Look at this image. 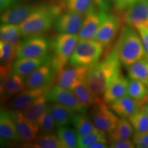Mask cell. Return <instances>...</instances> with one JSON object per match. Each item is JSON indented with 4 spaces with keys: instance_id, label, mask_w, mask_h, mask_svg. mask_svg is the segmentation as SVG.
<instances>
[{
    "instance_id": "obj_19",
    "label": "cell",
    "mask_w": 148,
    "mask_h": 148,
    "mask_svg": "<svg viewBox=\"0 0 148 148\" xmlns=\"http://www.w3.org/2000/svg\"><path fill=\"white\" fill-rule=\"evenodd\" d=\"M110 105L111 110L114 113L122 118H129L135 112L143 108L145 103L136 100L127 94Z\"/></svg>"
},
{
    "instance_id": "obj_30",
    "label": "cell",
    "mask_w": 148,
    "mask_h": 148,
    "mask_svg": "<svg viewBox=\"0 0 148 148\" xmlns=\"http://www.w3.org/2000/svg\"><path fill=\"white\" fill-rule=\"evenodd\" d=\"M57 136L60 142L61 148L77 147V137L75 130L64 125L58 127L57 130Z\"/></svg>"
},
{
    "instance_id": "obj_2",
    "label": "cell",
    "mask_w": 148,
    "mask_h": 148,
    "mask_svg": "<svg viewBox=\"0 0 148 148\" xmlns=\"http://www.w3.org/2000/svg\"><path fill=\"white\" fill-rule=\"evenodd\" d=\"M65 10L62 0L40 4L29 17L18 24L22 36L27 38L45 34L51 29L56 18Z\"/></svg>"
},
{
    "instance_id": "obj_24",
    "label": "cell",
    "mask_w": 148,
    "mask_h": 148,
    "mask_svg": "<svg viewBox=\"0 0 148 148\" xmlns=\"http://www.w3.org/2000/svg\"><path fill=\"white\" fill-rule=\"evenodd\" d=\"M71 123H73L77 137L85 136L97 129L91 118L90 119L89 116L85 113V111L75 112Z\"/></svg>"
},
{
    "instance_id": "obj_43",
    "label": "cell",
    "mask_w": 148,
    "mask_h": 148,
    "mask_svg": "<svg viewBox=\"0 0 148 148\" xmlns=\"http://www.w3.org/2000/svg\"><path fill=\"white\" fill-rule=\"evenodd\" d=\"M108 147V143L106 139H103L96 142L93 145L90 146V148H106Z\"/></svg>"
},
{
    "instance_id": "obj_17",
    "label": "cell",
    "mask_w": 148,
    "mask_h": 148,
    "mask_svg": "<svg viewBox=\"0 0 148 148\" xmlns=\"http://www.w3.org/2000/svg\"><path fill=\"white\" fill-rule=\"evenodd\" d=\"M64 68L58 73L57 84L61 87L72 89L75 85L86 79L90 66H71Z\"/></svg>"
},
{
    "instance_id": "obj_36",
    "label": "cell",
    "mask_w": 148,
    "mask_h": 148,
    "mask_svg": "<svg viewBox=\"0 0 148 148\" xmlns=\"http://www.w3.org/2000/svg\"><path fill=\"white\" fill-rule=\"evenodd\" d=\"M36 123L39 127V132L42 134H51L54 130L56 123L49 110V107L47 106L45 112L42 114Z\"/></svg>"
},
{
    "instance_id": "obj_6",
    "label": "cell",
    "mask_w": 148,
    "mask_h": 148,
    "mask_svg": "<svg viewBox=\"0 0 148 148\" xmlns=\"http://www.w3.org/2000/svg\"><path fill=\"white\" fill-rule=\"evenodd\" d=\"M50 48L49 40L41 36L27 37L18 45L17 58H41L47 56Z\"/></svg>"
},
{
    "instance_id": "obj_21",
    "label": "cell",
    "mask_w": 148,
    "mask_h": 148,
    "mask_svg": "<svg viewBox=\"0 0 148 148\" xmlns=\"http://www.w3.org/2000/svg\"><path fill=\"white\" fill-rule=\"evenodd\" d=\"M129 80L121 74L111 82L103 96V100L110 104L114 101L127 95Z\"/></svg>"
},
{
    "instance_id": "obj_39",
    "label": "cell",
    "mask_w": 148,
    "mask_h": 148,
    "mask_svg": "<svg viewBox=\"0 0 148 148\" xmlns=\"http://www.w3.org/2000/svg\"><path fill=\"white\" fill-rule=\"evenodd\" d=\"M109 147L111 148H134L135 146L133 139H121L110 141Z\"/></svg>"
},
{
    "instance_id": "obj_32",
    "label": "cell",
    "mask_w": 148,
    "mask_h": 148,
    "mask_svg": "<svg viewBox=\"0 0 148 148\" xmlns=\"http://www.w3.org/2000/svg\"><path fill=\"white\" fill-rule=\"evenodd\" d=\"M127 94L138 101L148 102V88L147 84L137 79L129 80Z\"/></svg>"
},
{
    "instance_id": "obj_18",
    "label": "cell",
    "mask_w": 148,
    "mask_h": 148,
    "mask_svg": "<svg viewBox=\"0 0 148 148\" xmlns=\"http://www.w3.org/2000/svg\"><path fill=\"white\" fill-rule=\"evenodd\" d=\"M56 73L50 60L37 68L25 78L26 88H38L48 86Z\"/></svg>"
},
{
    "instance_id": "obj_33",
    "label": "cell",
    "mask_w": 148,
    "mask_h": 148,
    "mask_svg": "<svg viewBox=\"0 0 148 148\" xmlns=\"http://www.w3.org/2000/svg\"><path fill=\"white\" fill-rule=\"evenodd\" d=\"M24 147L36 148H61L57 135L53 134H41L33 143H26Z\"/></svg>"
},
{
    "instance_id": "obj_38",
    "label": "cell",
    "mask_w": 148,
    "mask_h": 148,
    "mask_svg": "<svg viewBox=\"0 0 148 148\" xmlns=\"http://www.w3.org/2000/svg\"><path fill=\"white\" fill-rule=\"evenodd\" d=\"M132 139L136 147L148 148V131L144 132H134Z\"/></svg>"
},
{
    "instance_id": "obj_8",
    "label": "cell",
    "mask_w": 148,
    "mask_h": 148,
    "mask_svg": "<svg viewBox=\"0 0 148 148\" xmlns=\"http://www.w3.org/2000/svg\"><path fill=\"white\" fill-rule=\"evenodd\" d=\"M121 19L116 14L106 12L96 34L95 40L103 47H108L112 43L119 32Z\"/></svg>"
},
{
    "instance_id": "obj_40",
    "label": "cell",
    "mask_w": 148,
    "mask_h": 148,
    "mask_svg": "<svg viewBox=\"0 0 148 148\" xmlns=\"http://www.w3.org/2000/svg\"><path fill=\"white\" fill-rule=\"evenodd\" d=\"M139 33L140 38L142 39L144 48H145L146 54L148 57V25H139L135 27Z\"/></svg>"
},
{
    "instance_id": "obj_10",
    "label": "cell",
    "mask_w": 148,
    "mask_h": 148,
    "mask_svg": "<svg viewBox=\"0 0 148 148\" xmlns=\"http://www.w3.org/2000/svg\"><path fill=\"white\" fill-rule=\"evenodd\" d=\"M40 4L29 3H15L1 12V24L18 25L39 8Z\"/></svg>"
},
{
    "instance_id": "obj_9",
    "label": "cell",
    "mask_w": 148,
    "mask_h": 148,
    "mask_svg": "<svg viewBox=\"0 0 148 148\" xmlns=\"http://www.w3.org/2000/svg\"><path fill=\"white\" fill-rule=\"evenodd\" d=\"M46 97L47 101L64 105L74 112H84L86 110L73 90L61 87L58 84L46 92Z\"/></svg>"
},
{
    "instance_id": "obj_27",
    "label": "cell",
    "mask_w": 148,
    "mask_h": 148,
    "mask_svg": "<svg viewBox=\"0 0 148 148\" xmlns=\"http://www.w3.org/2000/svg\"><path fill=\"white\" fill-rule=\"evenodd\" d=\"M47 101L45 93L36 99L26 108L21 110L22 114L28 119L37 123L38 120L47 108Z\"/></svg>"
},
{
    "instance_id": "obj_4",
    "label": "cell",
    "mask_w": 148,
    "mask_h": 148,
    "mask_svg": "<svg viewBox=\"0 0 148 148\" xmlns=\"http://www.w3.org/2000/svg\"><path fill=\"white\" fill-rule=\"evenodd\" d=\"M79 39L77 34L60 33L56 36L53 43V53L51 58L56 73H60L69 62Z\"/></svg>"
},
{
    "instance_id": "obj_41",
    "label": "cell",
    "mask_w": 148,
    "mask_h": 148,
    "mask_svg": "<svg viewBox=\"0 0 148 148\" xmlns=\"http://www.w3.org/2000/svg\"><path fill=\"white\" fill-rule=\"evenodd\" d=\"M94 3L98 10L108 12L111 7L114 5V0H94Z\"/></svg>"
},
{
    "instance_id": "obj_46",
    "label": "cell",
    "mask_w": 148,
    "mask_h": 148,
    "mask_svg": "<svg viewBox=\"0 0 148 148\" xmlns=\"http://www.w3.org/2000/svg\"><path fill=\"white\" fill-rule=\"evenodd\" d=\"M147 88H148V84H147Z\"/></svg>"
},
{
    "instance_id": "obj_13",
    "label": "cell",
    "mask_w": 148,
    "mask_h": 148,
    "mask_svg": "<svg viewBox=\"0 0 148 148\" xmlns=\"http://www.w3.org/2000/svg\"><path fill=\"white\" fill-rule=\"evenodd\" d=\"M11 111L15 123L18 140L30 143L36 140L39 132L38 124L25 117L21 111Z\"/></svg>"
},
{
    "instance_id": "obj_29",
    "label": "cell",
    "mask_w": 148,
    "mask_h": 148,
    "mask_svg": "<svg viewBox=\"0 0 148 148\" xmlns=\"http://www.w3.org/2000/svg\"><path fill=\"white\" fill-rule=\"evenodd\" d=\"M134 129L130 122L127 121L126 118L121 117L114 128L109 133L110 141L131 138L134 133Z\"/></svg>"
},
{
    "instance_id": "obj_25",
    "label": "cell",
    "mask_w": 148,
    "mask_h": 148,
    "mask_svg": "<svg viewBox=\"0 0 148 148\" xmlns=\"http://www.w3.org/2000/svg\"><path fill=\"white\" fill-rule=\"evenodd\" d=\"M48 107L55 120L56 127H58L67 125L71 123L74 114L76 112L68 107L58 103H52Z\"/></svg>"
},
{
    "instance_id": "obj_7",
    "label": "cell",
    "mask_w": 148,
    "mask_h": 148,
    "mask_svg": "<svg viewBox=\"0 0 148 148\" xmlns=\"http://www.w3.org/2000/svg\"><path fill=\"white\" fill-rule=\"evenodd\" d=\"M90 118L98 130L108 134L114 128L119 119L111 108L106 106L104 101L94 105L90 112Z\"/></svg>"
},
{
    "instance_id": "obj_11",
    "label": "cell",
    "mask_w": 148,
    "mask_h": 148,
    "mask_svg": "<svg viewBox=\"0 0 148 148\" xmlns=\"http://www.w3.org/2000/svg\"><path fill=\"white\" fill-rule=\"evenodd\" d=\"M1 75V101L4 103L21 92L26 88L25 79L12 70L8 73Z\"/></svg>"
},
{
    "instance_id": "obj_42",
    "label": "cell",
    "mask_w": 148,
    "mask_h": 148,
    "mask_svg": "<svg viewBox=\"0 0 148 148\" xmlns=\"http://www.w3.org/2000/svg\"><path fill=\"white\" fill-rule=\"evenodd\" d=\"M137 0H114V6L119 12H123Z\"/></svg>"
},
{
    "instance_id": "obj_28",
    "label": "cell",
    "mask_w": 148,
    "mask_h": 148,
    "mask_svg": "<svg viewBox=\"0 0 148 148\" xmlns=\"http://www.w3.org/2000/svg\"><path fill=\"white\" fill-rule=\"evenodd\" d=\"M127 68L130 78L141 81L145 84H148L147 56L136 61Z\"/></svg>"
},
{
    "instance_id": "obj_44",
    "label": "cell",
    "mask_w": 148,
    "mask_h": 148,
    "mask_svg": "<svg viewBox=\"0 0 148 148\" xmlns=\"http://www.w3.org/2000/svg\"><path fill=\"white\" fill-rule=\"evenodd\" d=\"M143 109H144V110L145 111V112L146 113H147V116H148V105H145V106H143Z\"/></svg>"
},
{
    "instance_id": "obj_3",
    "label": "cell",
    "mask_w": 148,
    "mask_h": 148,
    "mask_svg": "<svg viewBox=\"0 0 148 148\" xmlns=\"http://www.w3.org/2000/svg\"><path fill=\"white\" fill-rule=\"evenodd\" d=\"M114 50L121 64L125 67L147 56L142 39L137 29L125 25L122 27Z\"/></svg>"
},
{
    "instance_id": "obj_45",
    "label": "cell",
    "mask_w": 148,
    "mask_h": 148,
    "mask_svg": "<svg viewBox=\"0 0 148 148\" xmlns=\"http://www.w3.org/2000/svg\"><path fill=\"white\" fill-rule=\"evenodd\" d=\"M26 1H33V0H26Z\"/></svg>"
},
{
    "instance_id": "obj_22",
    "label": "cell",
    "mask_w": 148,
    "mask_h": 148,
    "mask_svg": "<svg viewBox=\"0 0 148 148\" xmlns=\"http://www.w3.org/2000/svg\"><path fill=\"white\" fill-rule=\"evenodd\" d=\"M50 58L48 56L41 58H17L12 64V71L25 78Z\"/></svg>"
},
{
    "instance_id": "obj_23",
    "label": "cell",
    "mask_w": 148,
    "mask_h": 148,
    "mask_svg": "<svg viewBox=\"0 0 148 148\" xmlns=\"http://www.w3.org/2000/svg\"><path fill=\"white\" fill-rule=\"evenodd\" d=\"M18 45L11 42L0 41V74L4 75L12 70L15 58H17Z\"/></svg>"
},
{
    "instance_id": "obj_12",
    "label": "cell",
    "mask_w": 148,
    "mask_h": 148,
    "mask_svg": "<svg viewBox=\"0 0 148 148\" xmlns=\"http://www.w3.org/2000/svg\"><path fill=\"white\" fill-rule=\"evenodd\" d=\"M85 14L66 10L55 19L53 26L57 32L64 34H78Z\"/></svg>"
},
{
    "instance_id": "obj_34",
    "label": "cell",
    "mask_w": 148,
    "mask_h": 148,
    "mask_svg": "<svg viewBox=\"0 0 148 148\" xmlns=\"http://www.w3.org/2000/svg\"><path fill=\"white\" fill-rule=\"evenodd\" d=\"M66 10L86 14L95 8L94 0H62Z\"/></svg>"
},
{
    "instance_id": "obj_14",
    "label": "cell",
    "mask_w": 148,
    "mask_h": 148,
    "mask_svg": "<svg viewBox=\"0 0 148 148\" xmlns=\"http://www.w3.org/2000/svg\"><path fill=\"white\" fill-rule=\"evenodd\" d=\"M106 12L93 8L85 14L78 34L79 40H95L96 34Z\"/></svg>"
},
{
    "instance_id": "obj_20",
    "label": "cell",
    "mask_w": 148,
    "mask_h": 148,
    "mask_svg": "<svg viewBox=\"0 0 148 148\" xmlns=\"http://www.w3.org/2000/svg\"><path fill=\"white\" fill-rule=\"evenodd\" d=\"M0 139L1 144L18 140L12 111L1 110L0 113Z\"/></svg>"
},
{
    "instance_id": "obj_26",
    "label": "cell",
    "mask_w": 148,
    "mask_h": 148,
    "mask_svg": "<svg viewBox=\"0 0 148 148\" xmlns=\"http://www.w3.org/2000/svg\"><path fill=\"white\" fill-rule=\"evenodd\" d=\"M71 90L75 94L79 102L82 103V106L86 109L94 106L98 102H101L98 100L88 87L86 82V79L75 85Z\"/></svg>"
},
{
    "instance_id": "obj_15",
    "label": "cell",
    "mask_w": 148,
    "mask_h": 148,
    "mask_svg": "<svg viewBox=\"0 0 148 148\" xmlns=\"http://www.w3.org/2000/svg\"><path fill=\"white\" fill-rule=\"evenodd\" d=\"M123 12V20L126 25L134 27L148 25V0H137Z\"/></svg>"
},
{
    "instance_id": "obj_31",
    "label": "cell",
    "mask_w": 148,
    "mask_h": 148,
    "mask_svg": "<svg viewBox=\"0 0 148 148\" xmlns=\"http://www.w3.org/2000/svg\"><path fill=\"white\" fill-rule=\"evenodd\" d=\"M22 36L18 25L1 24L0 27V38L2 41L11 42L18 45Z\"/></svg>"
},
{
    "instance_id": "obj_5",
    "label": "cell",
    "mask_w": 148,
    "mask_h": 148,
    "mask_svg": "<svg viewBox=\"0 0 148 148\" xmlns=\"http://www.w3.org/2000/svg\"><path fill=\"white\" fill-rule=\"evenodd\" d=\"M103 47L95 40H80L69 59L71 66H90L98 62Z\"/></svg>"
},
{
    "instance_id": "obj_35",
    "label": "cell",
    "mask_w": 148,
    "mask_h": 148,
    "mask_svg": "<svg viewBox=\"0 0 148 148\" xmlns=\"http://www.w3.org/2000/svg\"><path fill=\"white\" fill-rule=\"evenodd\" d=\"M135 132H144L148 131V116L143 108L128 118Z\"/></svg>"
},
{
    "instance_id": "obj_16",
    "label": "cell",
    "mask_w": 148,
    "mask_h": 148,
    "mask_svg": "<svg viewBox=\"0 0 148 148\" xmlns=\"http://www.w3.org/2000/svg\"><path fill=\"white\" fill-rule=\"evenodd\" d=\"M49 90L48 86L38 88H27L10 99L8 108L10 110L21 111L28 107L36 99L45 94Z\"/></svg>"
},
{
    "instance_id": "obj_1",
    "label": "cell",
    "mask_w": 148,
    "mask_h": 148,
    "mask_svg": "<svg viewBox=\"0 0 148 148\" xmlns=\"http://www.w3.org/2000/svg\"><path fill=\"white\" fill-rule=\"evenodd\" d=\"M120 62L114 49L100 62L90 66L86 77V82L99 101L108 85L121 74Z\"/></svg>"
},
{
    "instance_id": "obj_37",
    "label": "cell",
    "mask_w": 148,
    "mask_h": 148,
    "mask_svg": "<svg viewBox=\"0 0 148 148\" xmlns=\"http://www.w3.org/2000/svg\"><path fill=\"white\" fill-rule=\"evenodd\" d=\"M106 132L99 130L97 128L93 132L85 136L78 137L77 140V147L80 148H90V146L99 140L106 139Z\"/></svg>"
}]
</instances>
